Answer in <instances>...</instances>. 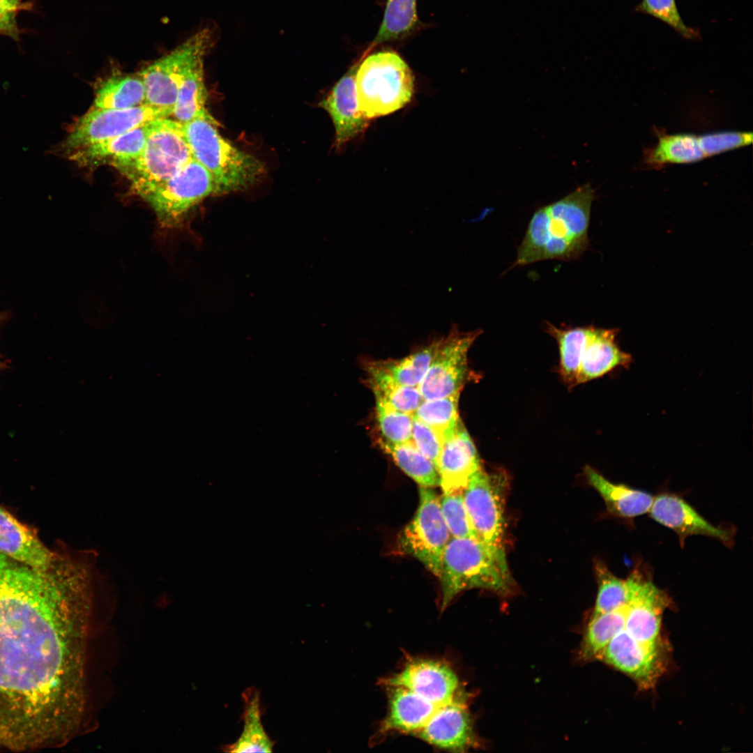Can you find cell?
<instances>
[{
    "instance_id": "obj_1",
    "label": "cell",
    "mask_w": 753,
    "mask_h": 753,
    "mask_svg": "<svg viewBox=\"0 0 753 753\" xmlns=\"http://www.w3.org/2000/svg\"><path fill=\"white\" fill-rule=\"evenodd\" d=\"M92 565L37 568L0 553V749L61 747L89 715Z\"/></svg>"
},
{
    "instance_id": "obj_2",
    "label": "cell",
    "mask_w": 753,
    "mask_h": 753,
    "mask_svg": "<svg viewBox=\"0 0 753 753\" xmlns=\"http://www.w3.org/2000/svg\"><path fill=\"white\" fill-rule=\"evenodd\" d=\"M594 199V190L586 183L535 211L512 267L548 259L572 261L579 258L588 245Z\"/></svg>"
},
{
    "instance_id": "obj_3",
    "label": "cell",
    "mask_w": 753,
    "mask_h": 753,
    "mask_svg": "<svg viewBox=\"0 0 753 753\" xmlns=\"http://www.w3.org/2000/svg\"><path fill=\"white\" fill-rule=\"evenodd\" d=\"M439 578L442 609L467 589L483 588L506 595L513 586L504 549L476 537L451 538L443 551Z\"/></svg>"
},
{
    "instance_id": "obj_4",
    "label": "cell",
    "mask_w": 753,
    "mask_h": 753,
    "mask_svg": "<svg viewBox=\"0 0 753 753\" xmlns=\"http://www.w3.org/2000/svg\"><path fill=\"white\" fill-rule=\"evenodd\" d=\"M218 125L201 118L183 124L192 157L212 176L217 195L245 190L261 180L265 166L225 139Z\"/></svg>"
},
{
    "instance_id": "obj_5",
    "label": "cell",
    "mask_w": 753,
    "mask_h": 753,
    "mask_svg": "<svg viewBox=\"0 0 753 753\" xmlns=\"http://www.w3.org/2000/svg\"><path fill=\"white\" fill-rule=\"evenodd\" d=\"M359 110L369 120L395 112L410 102L414 77L405 61L393 51H380L358 63L355 75Z\"/></svg>"
},
{
    "instance_id": "obj_6",
    "label": "cell",
    "mask_w": 753,
    "mask_h": 753,
    "mask_svg": "<svg viewBox=\"0 0 753 753\" xmlns=\"http://www.w3.org/2000/svg\"><path fill=\"white\" fill-rule=\"evenodd\" d=\"M192 159L183 124L167 117L151 121L141 153L115 168L130 181L136 193L169 178Z\"/></svg>"
},
{
    "instance_id": "obj_7",
    "label": "cell",
    "mask_w": 753,
    "mask_h": 753,
    "mask_svg": "<svg viewBox=\"0 0 753 753\" xmlns=\"http://www.w3.org/2000/svg\"><path fill=\"white\" fill-rule=\"evenodd\" d=\"M214 39L212 29L204 27L142 68L137 74L144 85L146 105L172 112L181 82L192 66L205 58Z\"/></svg>"
},
{
    "instance_id": "obj_8",
    "label": "cell",
    "mask_w": 753,
    "mask_h": 753,
    "mask_svg": "<svg viewBox=\"0 0 753 753\" xmlns=\"http://www.w3.org/2000/svg\"><path fill=\"white\" fill-rule=\"evenodd\" d=\"M135 194L151 206L165 227L178 225L193 207L217 195L212 176L194 158L169 178Z\"/></svg>"
},
{
    "instance_id": "obj_9",
    "label": "cell",
    "mask_w": 753,
    "mask_h": 753,
    "mask_svg": "<svg viewBox=\"0 0 753 753\" xmlns=\"http://www.w3.org/2000/svg\"><path fill=\"white\" fill-rule=\"evenodd\" d=\"M451 538L442 515L440 497L432 487H420L417 511L399 536L401 550L439 577L443 551Z\"/></svg>"
},
{
    "instance_id": "obj_10",
    "label": "cell",
    "mask_w": 753,
    "mask_h": 753,
    "mask_svg": "<svg viewBox=\"0 0 753 753\" xmlns=\"http://www.w3.org/2000/svg\"><path fill=\"white\" fill-rule=\"evenodd\" d=\"M172 110L143 105L128 109L91 108L77 119L59 145L63 155L123 135L151 121L170 117Z\"/></svg>"
},
{
    "instance_id": "obj_11",
    "label": "cell",
    "mask_w": 753,
    "mask_h": 753,
    "mask_svg": "<svg viewBox=\"0 0 753 753\" xmlns=\"http://www.w3.org/2000/svg\"><path fill=\"white\" fill-rule=\"evenodd\" d=\"M506 486L505 473L487 472L481 467L471 477L463 492L464 505L476 537L502 549Z\"/></svg>"
},
{
    "instance_id": "obj_12",
    "label": "cell",
    "mask_w": 753,
    "mask_h": 753,
    "mask_svg": "<svg viewBox=\"0 0 753 753\" xmlns=\"http://www.w3.org/2000/svg\"><path fill=\"white\" fill-rule=\"evenodd\" d=\"M481 330L459 331L455 326L440 338L429 367L418 388L423 400L460 393L471 379L468 353Z\"/></svg>"
},
{
    "instance_id": "obj_13",
    "label": "cell",
    "mask_w": 753,
    "mask_h": 753,
    "mask_svg": "<svg viewBox=\"0 0 753 753\" xmlns=\"http://www.w3.org/2000/svg\"><path fill=\"white\" fill-rule=\"evenodd\" d=\"M625 581L628 609L625 630L640 643L661 644V621L670 602L668 595L639 569L634 570Z\"/></svg>"
},
{
    "instance_id": "obj_14",
    "label": "cell",
    "mask_w": 753,
    "mask_h": 753,
    "mask_svg": "<svg viewBox=\"0 0 753 753\" xmlns=\"http://www.w3.org/2000/svg\"><path fill=\"white\" fill-rule=\"evenodd\" d=\"M597 659L630 676L642 690L653 688L665 668L662 644L640 643L625 629L610 640Z\"/></svg>"
},
{
    "instance_id": "obj_15",
    "label": "cell",
    "mask_w": 753,
    "mask_h": 753,
    "mask_svg": "<svg viewBox=\"0 0 753 753\" xmlns=\"http://www.w3.org/2000/svg\"><path fill=\"white\" fill-rule=\"evenodd\" d=\"M382 683L387 687L408 689L438 706L447 704L461 696L456 673L448 664L438 660H412Z\"/></svg>"
},
{
    "instance_id": "obj_16",
    "label": "cell",
    "mask_w": 753,
    "mask_h": 753,
    "mask_svg": "<svg viewBox=\"0 0 753 753\" xmlns=\"http://www.w3.org/2000/svg\"><path fill=\"white\" fill-rule=\"evenodd\" d=\"M648 512L657 522L676 532L682 547L693 535L711 537L728 546L733 542L732 530L713 526L677 495L662 493L654 497Z\"/></svg>"
},
{
    "instance_id": "obj_17",
    "label": "cell",
    "mask_w": 753,
    "mask_h": 753,
    "mask_svg": "<svg viewBox=\"0 0 753 753\" xmlns=\"http://www.w3.org/2000/svg\"><path fill=\"white\" fill-rule=\"evenodd\" d=\"M416 736L435 747L452 752L473 747L476 740L463 697L441 706Z\"/></svg>"
},
{
    "instance_id": "obj_18",
    "label": "cell",
    "mask_w": 753,
    "mask_h": 753,
    "mask_svg": "<svg viewBox=\"0 0 753 753\" xmlns=\"http://www.w3.org/2000/svg\"><path fill=\"white\" fill-rule=\"evenodd\" d=\"M358 63L353 66L334 85L319 105L329 114L335 128V146L341 149L362 135L370 121L359 110L355 84Z\"/></svg>"
},
{
    "instance_id": "obj_19",
    "label": "cell",
    "mask_w": 753,
    "mask_h": 753,
    "mask_svg": "<svg viewBox=\"0 0 753 753\" xmlns=\"http://www.w3.org/2000/svg\"><path fill=\"white\" fill-rule=\"evenodd\" d=\"M476 446L460 420L455 432L443 442L437 471L443 494L463 492L471 477L480 468Z\"/></svg>"
},
{
    "instance_id": "obj_20",
    "label": "cell",
    "mask_w": 753,
    "mask_h": 753,
    "mask_svg": "<svg viewBox=\"0 0 753 753\" xmlns=\"http://www.w3.org/2000/svg\"><path fill=\"white\" fill-rule=\"evenodd\" d=\"M151 122L123 135L75 149L65 155L80 167H97L103 165L116 167L135 158L141 153Z\"/></svg>"
},
{
    "instance_id": "obj_21",
    "label": "cell",
    "mask_w": 753,
    "mask_h": 753,
    "mask_svg": "<svg viewBox=\"0 0 753 753\" xmlns=\"http://www.w3.org/2000/svg\"><path fill=\"white\" fill-rule=\"evenodd\" d=\"M0 553L37 568H48L57 554L48 549L32 530L1 506Z\"/></svg>"
},
{
    "instance_id": "obj_22",
    "label": "cell",
    "mask_w": 753,
    "mask_h": 753,
    "mask_svg": "<svg viewBox=\"0 0 753 753\" xmlns=\"http://www.w3.org/2000/svg\"><path fill=\"white\" fill-rule=\"evenodd\" d=\"M613 329L590 326L577 377V385L599 378L618 367H627L632 357L616 343Z\"/></svg>"
},
{
    "instance_id": "obj_23",
    "label": "cell",
    "mask_w": 753,
    "mask_h": 753,
    "mask_svg": "<svg viewBox=\"0 0 753 753\" xmlns=\"http://www.w3.org/2000/svg\"><path fill=\"white\" fill-rule=\"evenodd\" d=\"M388 688V712L381 727L383 733L397 731L416 736L442 706L404 687Z\"/></svg>"
},
{
    "instance_id": "obj_24",
    "label": "cell",
    "mask_w": 753,
    "mask_h": 753,
    "mask_svg": "<svg viewBox=\"0 0 753 753\" xmlns=\"http://www.w3.org/2000/svg\"><path fill=\"white\" fill-rule=\"evenodd\" d=\"M590 484L603 499L607 510L614 516L631 519L649 512L654 497L649 493L615 484L591 467L585 469Z\"/></svg>"
},
{
    "instance_id": "obj_25",
    "label": "cell",
    "mask_w": 753,
    "mask_h": 753,
    "mask_svg": "<svg viewBox=\"0 0 753 753\" xmlns=\"http://www.w3.org/2000/svg\"><path fill=\"white\" fill-rule=\"evenodd\" d=\"M204 61L199 59L192 66L178 89L170 117L181 124L197 118L218 123L206 107Z\"/></svg>"
},
{
    "instance_id": "obj_26",
    "label": "cell",
    "mask_w": 753,
    "mask_h": 753,
    "mask_svg": "<svg viewBox=\"0 0 753 753\" xmlns=\"http://www.w3.org/2000/svg\"><path fill=\"white\" fill-rule=\"evenodd\" d=\"M657 143L644 152V162L653 168L668 164H687L706 158L699 135L690 133L669 135L657 132Z\"/></svg>"
},
{
    "instance_id": "obj_27",
    "label": "cell",
    "mask_w": 753,
    "mask_h": 753,
    "mask_svg": "<svg viewBox=\"0 0 753 753\" xmlns=\"http://www.w3.org/2000/svg\"><path fill=\"white\" fill-rule=\"evenodd\" d=\"M145 104V88L138 74L114 72L98 84L92 107L128 109Z\"/></svg>"
},
{
    "instance_id": "obj_28",
    "label": "cell",
    "mask_w": 753,
    "mask_h": 753,
    "mask_svg": "<svg viewBox=\"0 0 753 753\" xmlns=\"http://www.w3.org/2000/svg\"><path fill=\"white\" fill-rule=\"evenodd\" d=\"M590 326L561 328L547 322L546 331L557 342L559 371L563 381L570 386L577 385V377Z\"/></svg>"
},
{
    "instance_id": "obj_29",
    "label": "cell",
    "mask_w": 753,
    "mask_h": 753,
    "mask_svg": "<svg viewBox=\"0 0 753 753\" xmlns=\"http://www.w3.org/2000/svg\"><path fill=\"white\" fill-rule=\"evenodd\" d=\"M439 342L440 339L433 340L400 359L374 361L370 364L400 384L418 387L429 367Z\"/></svg>"
},
{
    "instance_id": "obj_30",
    "label": "cell",
    "mask_w": 753,
    "mask_h": 753,
    "mask_svg": "<svg viewBox=\"0 0 753 753\" xmlns=\"http://www.w3.org/2000/svg\"><path fill=\"white\" fill-rule=\"evenodd\" d=\"M381 448L397 465L420 487H434L439 485L438 471L433 462L421 453L412 441L391 443L379 440Z\"/></svg>"
},
{
    "instance_id": "obj_31",
    "label": "cell",
    "mask_w": 753,
    "mask_h": 753,
    "mask_svg": "<svg viewBox=\"0 0 753 753\" xmlns=\"http://www.w3.org/2000/svg\"><path fill=\"white\" fill-rule=\"evenodd\" d=\"M244 727L238 740L225 747L230 752H270L273 741L265 732L261 721V710L257 691L245 692Z\"/></svg>"
},
{
    "instance_id": "obj_32",
    "label": "cell",
    "mask_w": 753,
    "mask_h": 753,
    "mask_svg": "<svg viewBox=\"0 0 753 753\" xmlns=\"http://www.w3.org/2000/svg\"><path fill=\"white\" fill-rule=\"evenodd\" d=\"M628 609L626 604L590 619L581 644V658L597 659L610 640L625 628Z\"/></svg>"
},
{
    "instance_id": "obj_33",
    "label": "cell",
    "mask_w": 753,
    "mask_h": 753,
    "mask_svg": "<svg viewBox=\"0 0 753 753\" xmlns=\"http://www.w3.org/2000/svg\"><path fill=\"white\" fill-rule=\"evenodd\" d=\"M368 383L374 397L400 411L414 415L423 401L418 387L400 384L370 363L368 364Z\"/></svg>"
},
{
    "instance_id": "obj_34",
    "label": "cell",
    "mask_w": 753,
    "mask_h": 753,
    "mask_svg": "<svg viewBox=\"0 0 753 753\" xmlns=\"http://www.w3.org/2000/svg\"><path fill=\"white\" fill-rule=\"evenodd\" d=\"M460 393L432 400H423L414 416L432 427L443 441L456 430L461 420L458 413Z\"/></svg>"
},
{
    "instance_id": "obj_35",
    "label": "cell",
    "mask_w": 753,
    "mask_h": 753,
    "mask_svg": "<svg viewBox=\"0 0 753 753\" xmlns=\"http://www.w3.org/2000/svg\"><path fill=\"white\" fill-rule=\"evenodd\" d=\"M416 0H388L383 20L372 47L409 33L417 22Z\"/></svg>"
},
{
    "instance_id": "obj_36",
    "label": "cell",
    "mask_w": 753,
    "mask_h": 753,
    "mask_svg": "<svg viewBox=\"0 0 753 753\" xmlns=\"http://www.w3.org/2000/svg\"><path fill=\"white\" fill-rule=\"evenodd\" d=\"M598 595L591 618L611 611L628 604V591L625 579L614 575L602 563L595 564Z\"/></svg>"
},
{
    "instance_id": "obj_37",
    "label": "cell",
    "mask_w": 753,
    "mask_h": 753,
    "mask_svg": "<svg viewBox=\"0 0 753 753\" xmlns=\"http://www.w3.org/2000/svg\"><path fill=\"white\" fill-rule=\"evenodd\" d=\"M376 418L382 439L391 443L411 440L413 415L394 409L380 397H375Z\"/></svg>"
},
{
    "instance_id": "obj_38",
    "label": "cell",
    "mask_w": 753,
    "mask_h": 753,
    "mask_svg": "<svg viewBox=\"0 0 753 753\" xmlns=\"http://www.w3.org/2000/svg\"><path fill=\"white\" fill-rule=\"evenodd\" d=\"M635 10L660 20L685 39L700 38L698 29L687 26L683 20L676 0H641Z\"/></svg>"
},
{
    "instance_id": "obj_39",
    "label": "cell",
    "mask_w": 753,
    "mask_h": 753,
    "mask_svg": "<svg viewBox=\"0 0 753 753\" xmlns=\"http://www.w3.org/2000/svg\"><path fill=\"white\" fill-rule=\"evenodd\" d=\"M440 505L452 538L476 537L464 505L463 492L443 493Z\"/></svg>"
},
{
    "instance_id": "obj_40",
    "label": "cell",
    "mask_w": 753,
    "mask_h": 753,
    "mask_svg": "<svg viewBox=\"0 0 753 753\" xmlns=\"http://www.w3.org/2000/svg\"><path fill=\"white\" fill-rule=\"evenodd\" d=\"M752 137L748 131H720L699 135V139L707 158L749 145Z\"/></svg>"
},
{
    "instance_id": "obj_41",
    "label": "cell",
    "mask_w": 753,
    "mask_h": 753,
    "mask_svg": "<svg viewBox=\"0 0 753 753\" xmlns=\"http://www.w3.org/2000/svg\"><path fill=\"white\" fill-rule=\"evenodd\" d=\"M411 441L418 450L433 462L437 469L443 441L432 427L414 416Z\"/></svg>"
},
{
    "instance_id": "obj_42",
    "label": "cell",
    "mask_w": 753,
    "mask_h": 753,
    "mask_svg": "<svg viewBox=\"0 0 753 753\" xmlns=\"http://www.w3.org/2000/svg\"><path fill=\"white\" fill-rule=\"evenodd\" d=\"M24 0H0V6L16 12L24 6Z\"/></svg>"
},
{
    "instance_id": "obj_43",
    "label": "cell",
    "mask_w": 753,
    "mask_h": 753,
    "mask_svg": "<svg viewBox=\"0 0 753 753\" xmlns=\"http://www.w3.org/2000/svg\"><path fill=\"white\" fill-rule=\"evenodd\" d=\"M15 13L0 6V22L13 21Z\"/></svg>"
},
{
    "instance_id": "obj_44",
    "label": "cell",
    "mask_w": 753,
    "mask_h": 753,
    "mask_svg": "<svg viewBox=\"0 0 753 753\" xmlns=\"http://www.w3.org/2000/svg\"><path fill=\"white\" fill-rule=\"evenodd\" d=\"M13 21L0 22V33H11L15 28Z\"/></svg>"
}]
</instances>
